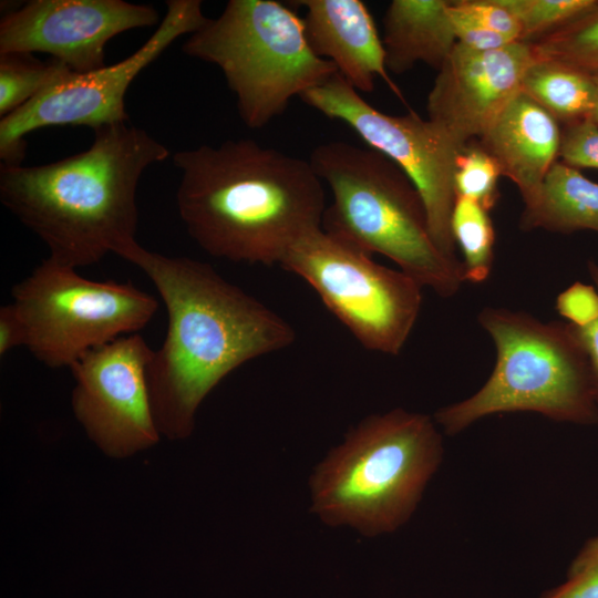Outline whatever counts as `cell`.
Returning a JSON list of instances; mask_svg holds the SVG:
<instances>
[{
    "label": "cell",
    "instance_id": "17",
    "mask_svg": "<svg viewBox=\"0 0 598 598\" xmlns=\"http://www.w3.org/2000/svg\"><path fill=\"white\" fill-rule=\"evenodd\" d=\"M448 0H393L383 18L385 66L402 74L422 62L440 70L457 43Z\"/></svg>",
    "mask_w": 598,
    "mask_h": 598
},
{
    "label": "cell",
    "instance_id": "25",
    "mask_svg": "<svg viewBox=\"0 0 598 598\" xmlns=\"http://www.w3.org/2000/svg\"><path fill=\"white\" fill-rule=\"evenodd\" d=\"M542 598H598V537L590 539L574 559L567 580Z\"/></svg>",
    "mask_w": 598,
    "mask_h": 598
},
{
    "label": "cell",
    "instance_id": "14",
    "mask_svg": "<svg viewBox=\"0 0 598 598\" xmlns=\"http://www.w3.org/2000/svg\"><path fill=\"white\" fill-rule=\"evenodd\" d=\"M537 59L533 44L525 41L487 51L456 43L429 93V120L460 147L478 140L520 92L523 78Z\"/></svg>",
    "mask_w": 598,
    "mask_h": 598
},
{
    "label": "cell",
    "instance_id": "11",
    "mask_svg": "<svg viewBox=\"0 0 598 598\" xmlns=\"http://www.w3.org/2000/svg\"><path fill=\"white\" fill-rule=\"evenodd\" d=\"M299 97L327 117L346 123L370 148L405 173L422 197L435 244L457 259L451 220L456 199L455 159L462 147L412 111L390 115L373 107L339 73Z\"/></svg>",
    "mask_w": 598,
    "mask_h": 598
},
{
    "label": "cell",
    "instance_id": "31",
    "mask_svg": "<svg viewBox=\"0 0 598 598\" xmlns=\"http://www.w3.org/2000/svg\"><path fill=\"white\" fill-rule=\"evenodd\" d=\"M589 270L598 289V264L590 262ZM570 327L579 347L587 358L595 393L598 400V320L585 328Z\"/></svg>",
    "mask_w": 598,
    "mask_h": 598
},
{
    "label": "cell",
    "instance_id": "23",
    "mask_svg": "<svg viewBox=\"0 0 598 598\" xmlns=\"http://www.w3.org/2000/svg\"><path fill=\"white\" fill-rule=\"evenodd\" d=\"M501 175L494 157L477 140L471 141L460 150L455 159L456 196L472 199L489 212L498 200L497 182Z\"/></svg>",
    "mask_w": 598,
    "mask_h": 598
},
{
    "label": "cell",
    "instance_id": "15",
    "mask_svg": "<svg viewBox=\"0 0 598 598\" xmlns=\"http://www.w3.org/2000/svg\"><path fill=\"white\" fill-rule=\"evenodd\" d=\"M307 42L312 52L334 64L338 73L359 93L374 90L381 78L403 102L388 74L385 55L374 20L361 0H298Z\"/></svg>",
    "mask_w": 598,
    "mask_h": 598
},
{
    "label": "cell",
    "instance_id": "9",
    "mask_svg": "<svg viewBox=\"0 0 598 598\" xmlns=\"http://www.w3.org/2000/svg\"><path fill=\"white\" fill-rule=\"evenodd\" d=\"M280 265L303 279L365 349L401 352L422 307L424 287L414 278L321 227L298 239Z\"/></svg>",
    "mask_w": 598,
    "mask_h": 598
},
{
    "label": "cell",
    "instance_id": "5",
    "mask_svg": "<svg viewBox=\"0 0 598 598\" xmlns=\"http://www.w3.org/2000/svg\"><path fill=\"white\" fill-rule=\"evenodd\" d=\"M443 456L429 415L394 409L351 429L311 476L312 511L365 536L391 533L415 511Z\"/></svg>",
    "mask_w": 598,
    "mask_h": 598
},
{
    "label": "cell",
    "instance_id": "29",
    "mask_svg": "<svg viewBox=\"0 0 598 598\" xmlns=\"http://www.w3.org/2000/svg\"><path fill=\"white\" fill-rule=\"evenodd\" d=\"M450 17L457 43L477 50L487 51L518 42L494 32L473 19L458 8L454 1L450 3Z\"/></svg>",
    "mask_w": 598,
    "mask_h": 598
},
{
    "label": "cell",
    "instance_id": "1",
    "mask_svg": "<svg viewBox=\"0 0 598 598\" xmlns=\"http://www.w3.org/2000/svg\"><path fill=\"white\" fill-rule=\"evenodd\" d=\"M118 257L153 282L168 315L166 337L147 365L152 411L159 434H192L207 394L231 371L296 340L289 322L209 264L169 257L137 241Z\"/></svg>",
    "mask_w": 598,
    "mask_h": 598
},
{
    "label": "cell",
    "instance_id": "19",
    "mask_svg": "<svg viewBox=\"0 0 598 598\" xmlns=\"http://www.w3.org/2000/svg\"><path fill=\"white\" fill-rule=\"evenodd\" d=\"M520 91L565 124L588 118L595 100L590 73L553 60L537 59L525 73Z\"/></svg>",
    "mask_w": 598,
    "mask_h": 598
},
{
    "label": "cell",
    "instance_id": "13",
    "mask_svg": "<svg viewBox=\"0 0 598 598\" xmlns=\"http://www.w3.org/2000/svg\"><path fill=\"white\" fill-rule=\"evenodd\" d=\"M148 4L123 0H31L0 21V53H47L72 72L105 66L114 37L158 22Z\"/></svg>",
    "mask_w": 598,
    "mask_h": 598
},
{
    "label": "cell",
    "instance_id": "3",
    "mask_svg": "<svg viewBox=\"0 0 598 598\" xmlns=\"http://www.w3.org/2000/svg\"><path fill=\"white\" fill-rule=\"evenodd\" d=\"M89 148L35 166L0 165V200L48 247V258L73 268L120 255L136 243V193L143 173L168 148L125 123L93 131Z\"/></svg>",
    "mask_w": 598,
    "mask_h": 598
},
{
    "label": "cell",
    "instance_id": "12",
    "mask_svg": "<svg viewBox=\"0 0 598 598\" xmlns=\"http://www.w3.org/2000/svg\"><path fill=\"white\" fill-rule=\"evenodd\" d=\"M152 354L133 333L89 350L70 367L74 415L110 456L126 457L158 441L146 375Z\"/></svg>",
    "mask_w": 598,
    "mask_h": 598
},
{
    "label": "cell",
    "instance_id": "32",
    "mask_svg": "<svg viewBox=\"0 0 598 598\" xmlns=\"http://www.w3.org/2000/svg\"><path fill=\"white\" fill-rule=\"evenodd\" d=\"M591 75L595 83V100L592 111L588 118L598 125V73Z\"/></svg>",
    "mask_w": 598,
    "mask_h": 598
},
{
    "label": "cell",
    "instance_id": "24",
    "mask_svg": "<svg viewBox=\"0 0 598 598\" xmlns=\"http://www.w3.org/2000/svg\"><path fill=\"white\" fill-rule=\"evenodd\" d=\"M597 0H499L519 21L522 41L534 42L595 6Z\"/></svg>",
    "mask_w": 598,
    "mask_h": 598
},
{
    "label": "cell",
    "instance_id": "2",
    "mask_svg": "<svg viewBox=\"0 0 598 598\" xmlns=\"http://www.w3.org/2000/svg\"><path fill=\"white\" fill-rule=\"evenodd\" d=\"M173 162L178 215L213 257L280 265L298 239L321 227L326 195L309 161L239 138L176 152Z\"/></svg>",
    "mask_w": 598,
    "mask_h": 598
},
{
    "label": "cell",
    "instance_id": "4",
    "mask_svg": "<svg viewBox=\"0 0 598 598\" xmlns=\"http://www.w3.org/2000/svg\"><path fill=\"white\" fill-rule=\"evenodd\" d=\"M309 162L332 194L321 221L326 233L390 258L442 298L461 289L463 264L437 247L421 195L394 162L341 141L316 146Z\"/></svg>",
    "mask_w": 598,
    "mask_h": 598
},
{
    "label": "cell",
    "instance_id": "20",
    "mask_svg": "<svg viewBox=\"0 0 598 598\" xmlns=\"http://www.w3.org/2000/svg\"><path fill=\"white\" fill-rule=\"evenodd\" d=\"M455 244L463 254L465 281L484 282L494 262L495 230L488 210L466 197L456 196L451 220Z\"/></svg>",
    "mask_w": 598,
    "mask_h": 598
},
{
    "label": "cell",
    "instance_id": "6",
    "mask_svg": "<svg viewBox=\"0 0 598 598\" xmlns=\"http://www.w3.org/2000/svg\"><path fill=\"white\" fill-rule=\"evenodd\" d=\"M478 323L491 336L494 369L472 396L441 408L436 424L448 435L492 414L530 411L556 421L597 417L587 358L569 323L543 322L523 311L485 307Z\"/></svg>",
    "mask_w": 598,
    "mask_h": 598
},
{
    "label": "cell",
    "instance_id": "22",
    "mask_svg": "<svg viewBox=\"0 0 598 598\" xmlns=\"http://www.w3.org/2000/svg\"><path fill=\"white\" fill-rule=\"evenodd\" d=\"M69 68L55 59L30 53H0V117L25 105Z\"/></svg>",
    "mask_w": 598,
    "mask_h": 598
},
{
    "label": "cell",
    "instance_id": "18",
    "mask_svg": "<svg viewBox=\"0 0 598 598\" xmlns=\"http://www.w3.org/2000/svg\"><path fill=\"white\" fill-rule=\"evenodd\" d=\"M520 228L598 233V183L563 162H555L537 194L525 204Z\"/></svg>",
    "mask_w": 598,
    "mask_h": 598
},
{
    "label": "cell",
    "instance_id": "21",
    "mask_svg": "<svg viewBox=\"0 0 598 598\" xmlns=\"http://www.w3.org/2000/svg\"><path fill=\"white\" fill-rule=\"evenodd\" d=\"M530 43L538 59L598 73V0L581 16Z\"/></svg>",
    "mask_w": 598,
    "mask_h": 598
},
{
    "label": "cell",
    "instance_id": "8",
    "mask_svg": "<svg viewBox=\"0 0 598 598\" xmlns=\"http://www.w3.org/2000/svg\"><path fill=\"white\" fill-rule=\"evenodd\" d=\"M27 329V348L44 365L70 368L91 349L137 333L158 302L132 282L96 281L50 258L12 289Z\"/></svg>",
    "mask_w": 598,
    "mask_h": 598
},
{
    "label": "cell",
    "instance_id": "7",
    "mask_svg": "<svg viewBox=\"0 0 598 598\" xmlns=\"http://www.w3.org/2000/svg\"><path fill=\"white\" fill-rule=\"evenodd\" d=\"M183 52L221 71L246 126L259 130L338 73L310 49L302 18L275 0H229L184 42Z\"/></svg>",
    "mask_w": 598,
    "mask_h": 598
},
{
    "label": "cell",
    "instance_id": "28",
    "mask_svg": "<svg viewBox=\"0 0 598 598\" xmlns=\"http://www.w3.org/2000/svg\"><path fill=\"white\" fill-rule=\"evenodd\" d=\"M454 2L485 28L513 41H522L519 21L499 0H456Z\"/></svg>",
    "mask_w": 598,
    "mask_h": 598
},
{
    "label": "cell",
    "instance_id": "30",
    "mask_svg": "<svg viewBox=\"0 0 598 598\" xmlns=\"http://www.w3.org/2000/svg\"><path fill=\"white\" fill-rule=\"evenodd\" d=\"M28 333L25 324L13 302L0 308V355L10 350L27 346Z\"/></svg>",
    "mask_w": 598,
    "mask_h": 598
},
{
    "label": "cell",
    "instance_id": "16",
    "mask_svg": "<svg viewBox=\"0 0 598 598\" xmlns=\"http://www.w3.org/2000/svg\"><path fill=\"white\" fill-rule=\"evenodd\" d=\"M560 138L558 121L520 91L477 141L527 204L557 162Z\"/></svg>",
    "mask_w": 598,
    "mask_h": 598
},
{
    "label": "cell",
    "instance_id": "26",
    "mask_svg": "<svg viewBox=\"0 0 598 598\" xmlns=\"http://www.w3.org/2000/svg\"><path fill=\"white\" fill-rule=\"evenodd\" d=\"M559 157L574 168H598V125L589 118L565 124Z\"/></svg>",
    "mask_w": 598,
    "mask_h": 598
},
{
    "label": "cell",
    "instance_id": "10",
    "mask_svg": "<svg viewBox=\"0 0 598 598\" xmlns=\"http://www.w3.org/2000/svg\"><path fill=\"white\" fill-rule=\"evenodd\" d=\"M155 32L117 63L76 73L68 69L25 105L0 118L1 164L21 165L25 136L48 126L81 125L93 131L128 122L125 94L135 78L173 42L197 31L208 18L200 0H168Z\"/></svg>",
    "mask_w": 598,
    "mask_h": 598
},
{
    "label": "cell",
    "instance_id": "27",
    "mask_svg": "<svg viewBox=\"0 0 598 598\" xmlns=\"http://www.w3.org/2000/svg\"><path fill=\"white\" fill-rule=\"evenodd\" d=\"M557 312L575 328H585L598 320V290L582 282H574L556 298Z\"/></svg>",
    "mask_w": 598,
    "mask_h": 598
}]
</instances>
